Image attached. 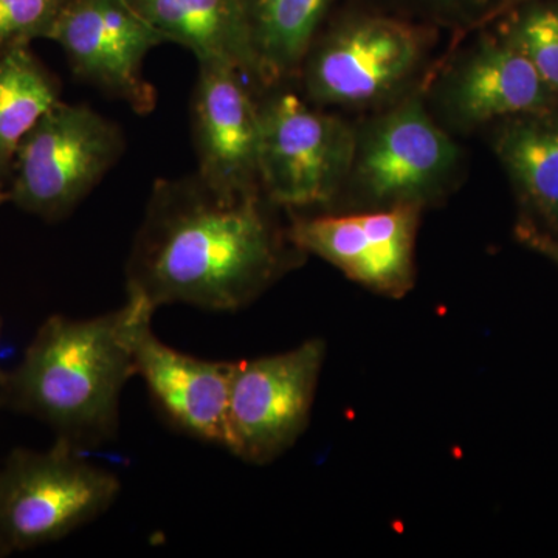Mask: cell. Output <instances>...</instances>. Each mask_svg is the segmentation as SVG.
<instances>
[{
    "mask_svg": "<svg viewBox=\"0 0 558 558\" xmlns=\"http://www.w3.org/2000/svg\"><path fill=\"white\" fill-rule=\"evenodd\" d=\"M259 196L229 199L196 174L154 182L126 267V300L154 312L250 306L304 258Z\"/></svg>",
    "mask_w": 558,
    "mask_h": 558,
    "instance_id": "cell-1",
    "label": "cell"
},
{
    "mask_svg": "<svg viewBox=\"0 0 558 558\" xmlns=\"http://www.w3.org/2000/svg\"><path fill=\"white\" fill-rule=\"evenodd\" d=\"M124 318V304L94 318L51 315L3 371L0 410L38 418L80 450L116 438L121 391L135 376Z\"/></svg>",
    "mask_w": 558,
    "mask_h": 558,
    "instance_id": "cell-2",
    "label": "cell"
},
{
    "mask_svg": "<svg viewBox=\"0 0 558 558\" xmlns=\"http://www.w3.org/2000/svg\"><path fill=\"white\" fill-rule=\"evenodd\" d=\"M120 490L113 473L68 440L11 450L0 462V557L60 542L102 515Z\"/></svg>",
    "mask_w": 558,
    "mask_h": 558,
    "instance_id": "cell-3",
    "label": "cell"
},
{
    "mask_svg": "<svg viewBox=\"0 0 558 558\" xmlns=\"http://www.w3.org/2000/svg\"><path fill=\"white\" fill-rule=\"evenodd\" d=\"M124 150L126 135L117 121L84 102L60 101L22 140L7 185L9 202L46 222H61Z\"/></svg>",
    "mask_w": 558,
    "mask_h": 558,
    "instance_id": "cell-4",
    "label": "cell"
},
{
    "mask_svg": "<svg viewBox=\"0 0 558 558\" xmlns=\"http://www.w3.org/2000/svg\"><path fill=\"white\" fill-rule=\"evenodd\" d=\"M260 189L289 211L328 207L354 165L357 135L339 117L289 90L259 101Z\"/></svg>",
    "mask_w": 558,
    "mask_h": 558,
    "instance_id": "cell-5",
    "label": "cell"
},
{
    "mask_svg": "<svg viewBox=\"0 0 558 558\" xmlns=\"http://www.w3.org/2000/svg\"><path fill=\"white\" fill-rule=\"evenodd\" d=\"M325 341L231 363L226 447L248 464L266 465L284 454L310 424Z\"/></svg>",
    "mask_w": 558,
    "mask_h": 558,
    "instance_id": "cell-6",
    "label": "cell"
},
{
    "mask_svg": "<svg viewBox=\"0 0 558 558\" xmlns=\"http://www.w3.org/2000/svg\"><path fill=\"white\" fill-rule=\"evenodd\" d=\"M424 33L385 14L340 21L312 44L301 65L312 105L354 106L380 100L417 68Z\"/></svg>",
    "mask_w": 558,
    "mask_h": 558,
    "instance_id": "cell-7",
    "label": "cell"
},
{
    "mask_svg": "<svg viewBox=\"0 0 558 558\" xmlns=\"http://www.w3.org/2000/svg\"><path fill=\"white\" fill-rule=\"evenodd\" d=\"M421 205L400 204L357 215H295L289 236L304 255L328 260L352 281L402 299L416 281Z\"/></svg>",
    "mask_w": 558,
    "mask_h": 558,
    "instance_id": "cell-8",
    "label": "cell"
},
{
    "mask_svg": "<svg viewBox=\"0 0 558 558\" xmlns=\"http://www.w3.org/2000/svg\"><path fill=\"white\" fill-rule=\"evenodd\" d=\"M459 149L421 101L409 100L371 123L357 137L351 178L374 207L438 197L457 171Z\"/></svg>",
    "mask_w": 558,
    "mask_h": 558,
    "instance_id": "cell-9",
    "label": "cell"
},
{
    "mask_svg": "<svg viewBox=\"0 0 558 558\" xmlns=\"http://www.w3.org/2000/svg\"><path fill=\"white\" fill-rule=\"evenodd\" d=\"M76 78L138 116L157 106V90L146 78V57L165 44L128 0H70L54 31Z\"/></svg>",
    "mask_w": 558,
    "mask_h": 558,
    "instance_id": "cell-10",
    "label": "cell"
},
{
    "mask_svg": "<svg viewBox=\"0 0 558 558\" xmlns=\"http://www.w3.org/2000/svg\"><path fill=\"white\" fill-rule=\"evenodd\" d=\"M247 78L230 64L197 61L191 97L196 174L229 199L259 196L260 109Z\"/></svg>",
    "mask_w": 558,
    "mask_h": 558,
    "instance_id": "cell-11",
    "label": "cell"
},
{
    "mask_svg": "<svg viewBox=\"0 0 558 558\" xmlns=\"http://www.w3.org/2000/svg\"><path fill=\"white\" fill-rule=\"evenodd\" d=\"M124 307V339L135 376L145 380L161 414L180 432L223 447L233 362H208L175 351L153 332L154 312L130 300Z\"/></svg>",
    "mask_w": 558,
    "mask_h": 558,
    "instance_id": "cell-12",
    "label": "cell"
},
{
    "mask_svg": "<svg viewBox=\"0 0 558 558\" xmlns=\"http://www.w3.org/2000/svg\"><path fill=\"white\" fill-rule=\"evenodd\" d=\"M446 105L459 123L475 126L556 110L558 97L531 61L498 35L484 40L453 73Z\"/></svg>",
    "mask_w": 558,
    "mask_h": 558,
    "instance_id": "cell-13",
    "label": "cell"
},
{
    "mask_svg": "<svg viewBox=\"0 0 558 558\" xmlns=\"http://www.w3.org/2000/svg\"><path fill=\"white\" fill-rule=\"evenodd\" d=\"M165 43L196 61H220L260 86L259 65L242 0H128Z\"/></svg>",
    "mask_w": 558,
    "mask_h": 558,
    "instance_id": "cell-14",
    "label": "cell"
},
{
    "mask_svg": "<svg viewBox=\"0 0 558 558\" xmlns=\"http://www.w3.org/2000/svg\"><path fill=\"white\" fill-rule=\"evenodd\" d=\"M495 150L542 220L538 229L558 238L557 109L509 119L495 138Z\"/></svg>",
    "mask_w": 558,
    "mask_h": 558,
    "instance_id": "cell-15",
    "label": "cell"
},
{
    "mask_svg": "<svg viewBox=\"0 0 558 558\" xmlns=\"http://www.w3.org/2000/svg\"><path fill=\"white\" fill-rule=\"evenodd\" d=\"M336 0H242L259 65L260 86L299 75Z\"/></svg>",
    "mask_w": 558,
    "mask_h": 558,
    "instance_id": "cell-16",
    "label": "cell"
},
{
    "mask_svg": "<svg viewBox=\"0 0 558 558\" xmlns=\"http://www.w3.org/2000/svg\"><path fill=\"white\" fill-rule=\"evenodd\" d=\"M60 101V78L32 47L0 57V182L9 185L22 140Z\"/></svg>",
    "mask_w": 558,
    "mask_h": 558,
    "instance_id": "cell-17",
    "label": "cell"
},
{
    "mask_svg": "<svg viewBox=\"0 0 558 558\" xmlns=\"http://www.w3.org/2000/svg\"><path fill=\"white\" fill-rule=\"evenodd\" d=\"M499 20V36L531 61L558 97V0H529Z\"/></svg>",
    "mask_w": 558,
    "mask_h": 558,
    "instance_id": "cell-18",
    "label": "cell"
},
{
    "mask_svg": "<svg viewBox=\"0 0 558 558\" xmlns=\"http://www.w3.org/2000/svg\"><path fill=\"white\" fill-rule=\"evenodd\" d=\"M70 0H0V57L53 38Z\"/></svg>",
    "mask_w": 558,
    "mask_h": 558,
    "instance_id": "cell-19",
    "label": "cell"
},
{
    "mask_svg": "<svg viewBox=\"0 0 558 558\" xmlns=\"http://www.w3.org/2000/svg\"><path fill=\"white\" fill-rule=\"evenodd\" d=\"M442 20L458 22L470 28L481 27L497 0H410Z\"/></svg>",
    "mask_w": 558,
    "mask_h": 558,
    "instance_id": "cell-20",
    "label": "cell"
},
{
    "mask_svg": "<svg viewBox=\"0 0 558 558\" xmlns=\"http://www.w3.org/2000/svg\"><path fill=\"white\" fill-rule=\"evenodd\" d=\"M517 238L529 248L553 260L558 266V238L548 231L538 229L534 222L523 219L517 227Z\"/></svg>",
    "mask_w": 558,
    "mask_h": 558,
    "instance_id": "cell-21",
    "label": "cell"
},
{
    "mask_svg": "<svg viewBox=\"0 0 558 558\" xmlns=\"http://www.w3.org/2000/svg\"><path fill=\"white\" fill-rule=\"evenodd\" d=\"M529 2V0H497L494 9L490 10V13L487 14L486 20L483 21V25L492 24L499 20V17L505 16L508 11L515 9V7L521 5V3ZM481 25V27H483Z\"/></svg>",
    "mask_w": 558,
    "mask_h": 558,
    "instance_id": "cell-22",
    "label": "cell"
},
{
    "mask_svg": "<svg viewBox=\"0 0 558 558\" xmlns=\"http://www.w3.org/2000/svg\"><path fill=\"white\" fill-rule=\"evenodd\" d=\"M5 202H9V190H7L5 183L0 182V207H2Z\"/></svg>",
    "mask_w": 558,
    "mask_h": 558,
    "instance_id": "cell-23",
    "label": "cell"
},
{
    "mask_svg": "<svg viewBox=\"0 0 558 558\" xmlns=\"http://www.w3.org/2000/svg\"><path fill=\"white\" fill-rule=\"evenodd\" d=\"M2 332H3V323H2V315H0V344H2ZM3 369L0 368V377H2Z\"/></svg>",
    "mask_w": 558,
    "mask_h": 558,
    "instance_id": "cell-24",
    "label": "cell"
}]
</instances>
